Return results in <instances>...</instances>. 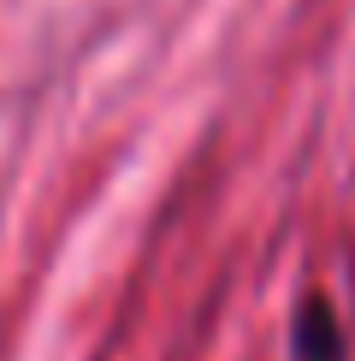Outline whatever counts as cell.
I'll return each mask as SVG.
<instances>
[{
  "label": "cell",
  "mask_w": 355,
  "mask_h": 361,
  "mask_svg": "<svg viewBox=\"0 0 355 361\" xmlns=\"http://www.w3.org/2000/svg\"><path fill=\"white\" fill-rule=\"evenodd\" d=\"M290 361H349V338H344V314L332 296H302L290 314Z\"/></svg>",
  "instance_id": "1"
}]
</instances>
